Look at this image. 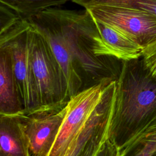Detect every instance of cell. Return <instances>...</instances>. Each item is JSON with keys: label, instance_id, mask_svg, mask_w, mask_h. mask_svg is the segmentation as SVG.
<instances>
[{"label": "cell", "instance_id": "cell-1", "mask_svg": "<svg viewBox=\"0 0 156 156\" xmlns=\"http://www.w3.org/2000/svg\"><path fill=\"white\" fill-rule=\"evenodd\" d=\"M26 20L49 44L65 79L68 99L80 91L82 79L78 71L104 80L116 81L122 61L93 52L97 32L94 20L88 11L52 7L30 16Z\"/></svg>", "mask_w": 156, "mask_h": 156}, {"label": "cell", "instance_id": "cell-2", "mask_svg": "<svg viewBox=\"0 0 156 156\" xmlns=\"http://www.w3.org/2000/svg\"><path fill=\"white\" fill-rule=\"evenodd\" d=\"M156 115V77L141 58L122 61L116 81V96L110 140L116 149Z\"/></svg>", "mask_w": 156, "mask_h": 156}, {"label": "cell", "instance_id": "cell-3", "mask_svg": "<svg viewBox=\"0 0 156 156\" xmlns=\"http://www.w3.org/2000/svg\"><path fill=\"white\" fill-rule=\"evenodd\" d=\"M31 58L39 97L38 113L62 107L69 100L64 77L47 41L35 29Z\"/></svg>", "mask_w": 156, "mask_h": 156}, {"label": "cell", "instance_id": "cell-4", "mask_svg": "<svg viewBox=\"0 0 156 156\" xmlns=\"http://www.w3.org/2000/svg\"><path fill=\"white\" fill-rule=\"evenodd\" d=\"M33 33L34 29L29 23L21 19L4 37V41L11 49L13 72L24 115L38 113L40 110L31 58Z\"/></svg>", "mask_w": 156, "mask_h": 156}, {"label": "cell", "instance_id": "cell-5", "mask_svg": "<svg viewBox=\"0 0 156 156\" xmlns=\"http://www.w3.org/2000/svg\"><path fill=\"white\" fill-rule=\"evenodd\" d=\"M116 96V81L108 83L94 112L61 156H97L110 138Z\"/></svg>", "mask_w": 156, "mask_h": 156}, {"label": "cell", "instance_id": "cell-6", "mask_svg": "<svg viewBox=\"0 0 156 156\" xmlns=\"http://www.w3.org/2000/svg\"><path fill=\"white\" fill-rule=\"evenodd\" d=\"M104 80L80 91L66 102L67 111L56 140L48 156H61L101 102L107 85Z\"/></svg>", "mask_w": 156, "mask_h": 156}, {"label": "cell", "instance_id": "cell-7", "mask_svg": "<svg viewBox=\"0 0 156 156\" xmlns=\"http://www.w3.org/2000/svg\"><path fill=\"white\" fill-rule=\"evenodd\" d=\"M84 9L96 21L122 30L143 46L156 37V16L147 12L110 5H94Z\"/></svg>", "mask_w": 156, "mask_h": 156}, {"label": "cell", "instance_id": "cell-8", "mask_svg": "<svg viewBox=\"0 0 156 156\" xmlns=\"http://www.w3.org/2000/svg\"><path fill=\"white\" fill-rule=\"evenodd\" d=\"M67 111L66 104L51 111L20 116L31 156H48Z\"/></svg>", "mask_w": 156, "mask_h": 156}, {"label": "cell", "instance_id": "cell-9", "mask_svg": "<svg viewBox=\"0 0 156 156\" xmlns=\"http://www.w3.org/2000/svg\"><path fill=\"white\" fill-rule=\"evenodd\" d=\"M94 21L98 30L94 37L93 52L96 56L111 57L121 61L141 57L143 46L133 37L115 26Z\"/></svg>", "mask_w": 156, "mask_h": 156}, {"label": "cell", "instance_id": "cell-10", "mask_svg": "<svg viewBox=\"0 0 156 156\" xmlns=\"http://www.w3.org/2000/svg\"><path fill=\"white\" fill-rule=\"evenodd\" d=\"M0 115H24L13 72L11 49L4 38L0 41Z\"/></svg>", "mask_w": 156, "mask_h": 156}, {"label": "cell", "instance_id": "cell-11", "mask_svg": "<svg viewBox=\"0 0 156 156\" xmlns=\"http://www.w3.org/2000/svg\"><path fill=\"white\" fill-rule=\"evenodd\" d=\"M0 156H31L20 116L0 115Z\"/></svg>", "mask_w": 156, "mask_h": 156}, {"label": "cell", "instance_id": "cell-12", "mask_svg": "<svg viewBox=\"0 0 156 156\" xmlns=\"http://www.w3.org/2000/svg\"><path fill=\"white\" fill-rule=\"evenodd\" d=\"M116 156H156V115L116 149Z\"/></svg>", "mask_w": 156, "mask_h": 156}, {"label": "cell", "instance_id": "cell-13", "mask_svg": "<svg viewBox=\"0 0 156 156\" xmlns=\"http://www.w3.org/2000/svg\"><path fill=\"white\" fill-rule=\"evenodd\" d=\"M69 1L71 0H0V4L24 19L48 9L58 7Z\"/></svg>", "mask_w": 156, "mask_h": 156}, {"label": "cell", "instance_id": "cell-14", "mask_svg": "<svg viewBox=\"0 0 156 156\" xmlns=\"http://www.w3.org/2000/svg\"><path fill=\"white\" fill-rule=\"evenodd\" d=\"M83 9L94 5L127 7L147 12L156 16V0H71Z\"/></svg>", "mask_w": 156, "mask_h": 156}, {"label": "cell", "instance_id": "cell-15", "mask_svg": "<svg viewBox=\"0 0 156 156\" xmlns=\"http://www.w3.org/2000/svg\"><path fill=\"white\" fill-rule=\"evenodd\" d=\"M21 20L15 12L0 4V41Z\"/></svg>", "mask_w": 156, "mask_h": 156}, {"label": "cell", "instance_id": "cell-16", "mask_svg": "<svg viewBox=\"0 0 156 156\" xmlns=\"http://www.w3.org/2000/svg\"><path fill=\"white\" fill-rule=\"evenodd\" d=\"M141 58L145 67L156 77V37L143 46Z\"/></svg>", "mask_w": 156, "mask_h": 156}, {"label": "cell", "instance_id": "cell-17", "mask_svg": "<svg viewBox=\"0 0 156 156\" xmlns=\"http://www.w3.org/2000/svg\"><path fill=\"white\" fill-rule=\"evenodd\" d=\"M116 149L108 139L97 156H116Z\"/></svg>", "mask_w": 156, "mask_h": 156}]
</instances>
